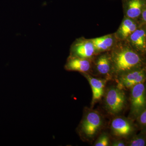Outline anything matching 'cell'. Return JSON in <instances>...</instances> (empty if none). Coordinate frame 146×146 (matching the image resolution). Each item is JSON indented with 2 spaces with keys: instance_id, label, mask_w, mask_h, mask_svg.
Returning a JSON list of instances; mask_svg holds the SVG:
<instances>
[{
  "instance_id": "obj_8",
  "label": "cell",
  "mask_w": 146,
  "mask_h": 146,
  "mask_svg": "<svg viewBox=\"0 0 146 146\" xmlns=\"http://www.w3.org/2000/svg\"><path fill=\"white\" fill-rule=\"evenodd\" d=\"M123 4L126 17L135 20L146 7V0H123Z\"/></svg>"
},
{
  "instance_id": "obj_11",
  "label": "cell",
  "mask_w": 146,
  "mask_h": 146,
  "mask_svg": "<svg viewBox=\"0 0 146 146\" xmlns=\"http://www.w3.org/2000/svg\"><path fill=\"white\" fill-rule=\"evenodd\" d=\"M139 27L138 24L133 19L125 17L115 35L119 41H125L132 33Z\"/></svg>"
},
{
  "instance_id": "obj_9",
  "label": "cell",
  "mask_w": 146,
  "mask_h": 146,
  "mask_svg": "<svg viewBox=\"0 0 146 146\" xmlns=\"http://www.w3.org/2000/svg\"><path fill=\"white\" fill-rule=\"evenodd\" d=\"M111 129L113 134L120 137H125L129 135L133 131L131 123L121 117L115 118L112 121Z\"/></svg>"
},
{
  "instance_id": "obj_2",
  "label": "cell",
  "mask_w": 146,
  "mask_h": 146,
  "mask_svg": "<svg viewBox=\"0 0 146 146\" xmlns=\"http://www.w3.org/2000/svg\"><path fill=\"white\" fill-rule=\"evenodd\" d=\"M105 102L106 109L110 113H119L125 105L126 97L124 92L117 87L110 88L106 92Z\"/></svg>"
},
{
  "instance_id": "obj_15",
  "label": "cell",
  "mask_w": 146,
  "mask_h": 146,
  "mask_svg": "<svg viewBox=\"0 0 146 146\" xmlns=\"http://www.w3.org/2000/svg\"><path fill=\"white\" fill-rule=\"evenodd\" d=\"M146 141L142 136H134L129 142L128 145L130 146H144L145 145Z\"/></svg>"
},
{
  "instance_id": "obj_19",
  "label": "cell",
  "mask_w": 146,
  "mask_h": 146,
  "mask_svg": "<svg viewBox=\"0 0 146 146\" xmlns=\"http://www.w3.org/2000/svg\"><path fill=\"white\" fill-rule=\"evenodd\" d=\"M146 7H145L143 9V11H142V13L141 15V18H142V22L143 23L144 25L145 24L146 22Z\"/></svg>"
},
{
  "instance_id": "obj_4",
  "label": "cell",
  "mask_w": 146,
  "mask_h": 146,
  "mask_svg": "<svg viewBox=\"0 0 146 146\" xmlns=\"http://www.w3.org/2000/svg\"><path fill=\"white\" fill-rule=\"evenodd\" d=\"M145 68L134 69L120 75L117 87L121 89H131L138 84L145 82Z\"/></svg>"
},
{
  "instance_id": "obj_14",
  "label": "cell",
  "mask_w": 146,
  "mask_h": 146,
  "mask_svg": "<svg viewBox=\"0 0 146 146\" xmlns=\"http://www.w3.org/2000/svg\"><path fill=\"white\" fill-rule=\"evenodd\" d=\"M96 68L98 72L103 75H109L112 71V62L110 54H102L97 58Z\"/></svg>"
},
{
  "instance_id": "obj_12",
  "label": "cell",
  "mask_w": 146,
  "mask_h": 146,
  "mask_svg": "<svg viewBox=\"0 0 146 146\" xmlns=\"http://www.w3.org/2000/svg\"><path fill=\"white\" fill-rule=\"evenodd\" d=\"M116 39H117L115 35L111 34L91 39V40L98 53L112 49L117 43Z\"/></svg>"
},
{
  "instance_id": "obj_5",
  "label": "cell",
  "mask_w": 146,
  "mask_h": 146,
  "mask_svg": "<svg viewBox=\"0 0 146 146\" xmlns=\"http://www.w3.org/2000/svg\"><path fill=\"white\" fill-rule=\"evenodd\" d=\"M144 83L138 84L131 88V113L135 117L145 107L146 89Z\"/></svg>"
},
{
  "instance_id": "obj_13",
  "label": "cell",
  "mask_w": 146,
  "mask_h": 146,
  "mask_svg": "<svg viewBox=\"0 0 146 146\" xmlns=\"http://www.w3.org/2000/svg\"><path fill=\"white\" fill-rule=\"evenodd\" d=\"M84 75L89 81L92 89V103L99 100L104 94L105 81L100 79L93 77L86 73H84Z\"/></svg>"
},
{
  "instance_id": "obj_6",
  "label": "cell",
  "mask_w": 146,
  "mask_h": 146,
  "mask_svg": "<svg viewBox=\"0 0 146 146\" xmlns=\"http://www.w3.org/2000/svg\"><path fill=\"white\" fill-rule=\"evenodd\" d=\"M96 53L91 39H77L71 47L70 55L75 57L89 59Z\"/></svg>"
},
{
  "instance_id": "obj_16",
  "label": "cell",
  "mask_w": 146,
  "mask_h": 146,
  "mask_svg": "<svg viewBox=\"0 0 146 146\" xmlns=\"http://www.w3.org/2000/svg\"><path fill=\"white\" fill-rule=\"evenodd\" d=\"M109 138L106 133L102 134L100 136L94 145L96 146H107L109 145Z\"/></svg>"
},
{
  "instance_id": "obj_3",
  "label": "cell",
  "mask_w": 146,
  "mask_h": 146,
  "mask_svg": "<svg viewBox=\"0 0 146 146\" xmlns=\"http://www.w3.org/2000/svg\"><path fill=\"white\" fill-rule=\"evenodd\" d=\"M102 124V119L99 113L95 110H90L86 113L80 125L82 132L88 138L96 135Z\"/></svg>"
},
{
  "instance_id": "obj_1",
  "label": "cell",
  "mask_w": 146,
  "mask_h": 146,
  "mask_svg": "<svg viewBox=\"0 0 146 146\" xmlns=\"http://www.w3.org/2000/svg\"><path fill=\"white\" fill-rule=\"evenodd\" d=\"M123 42H117L110 54L112 71L119 75L141 68L143 64L140 54L133 49L127 41Z\"/></svg>"
},
{
  "instance_id": "obj_18",
  "label": "cell",
  "mask_w": 146,
  "mask_h": 146,
  "mask_svg": "<svg viewBox=\"0 0 146 146\" xmlns=\"http://www.w3.org/2000/svg\"><path fill=\"white\" fill-rule=\"evenodd\" d=\"M125 145V143L121 140L115 141L112 144L113 146H124Z\"/></svg>"
},
{
  "instance_id": "obj_17",
  "label": "cell",
  "mask_w": 146,
  "mask_h": 146,
  "mask_svg": "<svg viewBox=\"0 0 146 146\" xmlns=\"http://www.w3.org/2000/svg\"><path fill=\"white\" fill-rule=\"evenodd\" d=\"M138 117V124L141 127L145 128L146 125V110L145 108L137 116Z\"/></svg>"
},
{
  "instance_id": "obj_7",
  "label": "cell",
  "mask_w": 146,
  "mask_h": 146,
  "mask_svg": "<svg viewBox=\"0 0 146 146\" xmlns=\"http://www.w3.org/2000/svg\"><path fill=\"white\" fill-rule=\"evenodd\" d=\"M131 46L139 54L144 53L146 48V33L145 28L139 27L126 39Z\"/></svg>"
},
{
  "instance_id": "obj_10",
  "label": "cell",
  "mask_w": 146,
  "mask_h": 146,
  "mask_svg": "<svg viewBox=\"0 0 146 146\" xmlns=\"http://www.w3.org/2000/svg\"><path fill=\"white\" fill-rule=\"evenodd\" d=\"M89 59L70 55L65 64V69L68 71L86 73L91 67V62Z\"/></svg>"
}]
</instances>
